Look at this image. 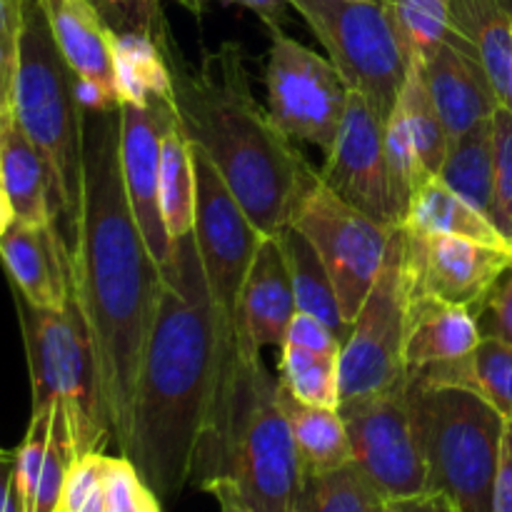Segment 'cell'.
Segmentation results:
<instances>
[{"mask_svg":"<svg viewBox=\"0 0 512 512\" xmlns=\"http://www.w3.org/2000/svg\"><path fill=\"white\" fill-rule=\"evenodd\" d=\"M160 28H113V70L120 103L148 105L150 100L173 98L168 58Z\"/></svg>","mask_w":512,"mask_h":512,"instance_id":"cb8c5ba5","label":"cell"},{"mask_svg":"<svg viewBox=\"0 0 512 512\" xmlns=\"http://www.w3.org/2000/svg\"><path fill=\"white\" fill-rule=\"evenodd\" d=\"M383 495L355 463L323 475H305L290 512H375Z\"/></svg>","mask_w":512,"mask_h":512,"instance_id":"d6a6232c","label":"cell"},{"mask_svg":"<svg viewBox=\"0 0 512 512\" xmlns=\"http://www.w3.org/2000/svg\"><path fill=\"white\" fill-rule=\"evenodd\" d=\"M423 63L433 103L443 118L450 140L473 125L490 120L500 108V95L485 73L475 50L450 30V38Z\"/></svg>","mask_w":512,"mask_h":512,"instance_id":"ac0fdd59","label":"cell"},{"mask_svg":"<svg viewBox=\"0 0 512 512\" xmlns=\"http://www.w3.org/2000/svg\"><path fill=\"white\" fill-rule=\"evenodd\" d=\"M233 3L253 10L268 25V30H283V25L290 20V8H293L288 0H233Z\"/></svg>","mask_w":512,"mask_h":512,"instance_id":"f6af8a7d","label":"cell"},{"mask_svg":"<svg viewBox=\"0 0 512 512\" xmlns=\"http://www.w3.org/2000/svg\"><path fill=\"white\" fill-rule=\"evenodd\" d=\"M203 3H208V0H203ZM220 3H228V5H233V0H220Z\"/></svg>","mask_w":512,"mask_h":512,"instance_id":"681fc988","label":"cell"},{"mask_svg":"<svg viewBox=\"0 0 512 512\" xmlns=\"http://www.w3.org/2000/svg\"><path fill=\"white\" fill-rule=\"evenodd\" d=\"M70 253L75 298L88 323L110 433L120 448L160 288V265L125 193L120 108L83 110V185Z\"/></svg>","mask_w":512,"mask_h":512,"instance_id":"6da1fadb","label":"cell"},{"mask_svg":"<svg viewBox=\"0 0 512 512\" xmlns=\"http://www.w3.org/2000/svg\"><path fill=\"white\" fill-rule=\"evenodd\" d=\"M450 30L475 50L512 110V0H450Z\"/></svg>","mask_w":512,"mask_h":512,"instance_id":"603a6c76","label":"cell"},{"mask_svg":"<svg viewBox=\"0 0 512 512\" xmlns=\"http://www.w3.org/2000/svg\"><path fill=\"white\" fill-rule=\"evenodd\" d=\"M403 228L415 235H450L475 243L510 248L488 215L465 203L440 178H428L418 185L405 213Z\"/></svg>","mask_w":512,"mask_h":512,"instance_id":"484cf974","label":"cell"},{"mask_svg":"<svg viewBox=\"0 0 512 512\" xmlns=\"http://www.w3.org/2000/svg\"><path fill=\"white\" fill-rule=\"evenodd\" d=\"M403 263L410 295H433L475 313L512 265V248L403 228Z\"/></svg>","mask_w":512,"mask_h":512,"instance_id":"9a60e30c","label":"cell"},{"mask_svg":"<svg viewBox=\"0 0 512 512\" xmlns=\"http://www.w3.org/2000/svg\"><path fill=\"white\" fill-rule=\"evenodd\" d=\"M55 45L73 75L118 95L113 70V28L95 0H38ZM120 98V95H118Z\"/></svg>","mask_w":512,"mask_h":512,"instance_id":"ffe728a7","label":"cell"},{"mask_svg":"<svg viewBox=\"0 0 512 512\" xmlns=\"http://www.w3.org/2000/svg\"><path fill=\"white\" fill-rule=\"evenodd\" d=\"M178 118L175 98L150 100L148 105L120 103V165L135 223L155 263L163 268L173 250L160 213V145L163 133Z\"/></svg>","mask_w":512,"mask_h":512,"instance_id":"2e32d148","label":"cell"},{"mask_svg":"<svg viewBox=\"0 0 512 512\" xmlns=\"http://www.w3.org/2000/svg\"><path fill=\"white\" fill-rule=\"evenodd\" d=\"M0 260L10 285L38 308L63 310L73 283V253L58 223L25 225L13 220L0 235Z\"/></svg>","mask_w":512,"mask_h":512,"instance_id":"e0dca14e","label":"cell"},{"mask_svg":"<svg viewBox=\"0 0 512 512\" xmlns=\"http://www.w3.org/2000/svg\"><path fill=\"white\" fill-rule=\"evenodd\" d=\"M278 240L283 245L285 260H288L298 313H308L318 318L333 333H338L345 343L350 333V323L345 320L335 285L330 280V273L325 268L323 258L318 255V250L313 248V243L293 223L280 230Z\"/></svg>","mask_w":512,"mask_h":512,"instance_id":"83f0119b","label":"cell"},{"mask_svg":"<svg viewBox=\"0 0 512 512\" xmlns=\"http://www.w3.org/2000/svg\"><path fill=\"white\" fill-rule=\"evenodd\" d=\"M180 5H183V8H188L190 13H200V10H203V0H178Z\"/></svg>","mask_w":512,"mask_h":512,"instance_id":"c3c4849f","label":"cell"},{"mask_svg":"<svg viewBox=\"0 0 512 512\" xmlns=\"http://www.w3.org/2000/svg\"><path fill=\"white\" fill-rule=\"evenodd\" d=\"M480 340H483V333L470 308L433 298V295H410L408 330H405L408 373L468 358L478 348Z\"/></svg>","mask_w":512,"mask_h":512,"instance_id":"44dd1931","label":"cell"},{"mask_svg":"<svg viewBox=\"0 0 512 512\" xmlns=\"http://www.w3.org/2000/svg\"><path fill=\"white\" fill-rule=\"evenodd\" d=\"M278 403L288 418L305 475H323L353 463L348 430L338 408L303 403L280 380Z\"/></svg>","mask_w":512,"mask_h":512,"instance_id":"d4e9b609","label":"cell"},{"mask_svg":"<svg viewBox=\"0 0 512 512\" xmlns=\"http://www.w3.org/2000/svg\"><path fill=\"white\" fill-rule=\"evenodd\" d=\"M193 150L195 170V243H198L200 263H203L205 283H208L210 303L215 315V340H218V368H215V393L210 405L208 428H205L203 445L198 453V473L220 423L225 408L238 383L240 370L250 358L260 355L243 323V285L248 278V268L253 263L260 233L235 200L223 175L218 173L208 155L200 148ZM195 480V475H193Z\"/></svg>","mask_w":512,"mask_h":512,"instance_id":"5b68a950","label":"cell"},{"mask_svg":"<svg viewBox=\"0 0 512 512\" xmlns=\"http://www.w3.org/2000/svg\"><path fill=\"white\" fill-rule=\"evenodd\" d=\"M423 385H458L488 400L505 420H512V345L483 338L468 358L410 370Z\"/></svg>","mask_w":512,"mask_h":512,"instance_id":"4316f807","label":"cell"},{"mask_svg":"<svg viewBox=\"0 0 512 512\" xmlns=\"http://www.w3.org/2000/svg\"><path fill=\"white\" fill-rule=\"evenodd\" d=\"M10 223H13V213H10L8 198H5V193H3V180H0V235L8 230Z\"/></svg>","mask_w":512,"mask_h":512,"instance_id":"bcb514c9","label":"cell"},{"mask_svg":"<svg viewBox=\"0 0 512 512\" xmlns=\"http://www.w3.org/2000/svg\"><path fill=\"white\" fill-rule=\"evenodd\" d=\"M293 280L278 235H263L243 285V323L255 348H283L293 323Z\"/></svg>","mask_w":512,"mask_h":512,"instance_id":"d6986e66","label":"cell"},{"mask_svg":"<svg viewBox=\"0 0 512 512\" xmlns=\"http://www.w3.org/2000/svg\"><path fill=\"white\" fill-rule=\"evenodd\" d=\"M105 512H163L158 495L123 455L105 460Z\"/></svg>","mask_w":512,"mask_h":512,"instance_id":"8d00e7d4","label":"cell"},{"mask_svg":"<svg viewBox=\"0 0 512 512\" xmlns=\"http://www.w3.org/2000/svg\"><path fill=\"white\" fill-rule=\"evenodd\" d=\"M303 465L278 403V378L255 355L240 370L223 423L193 485L230 495L253 512H290L303 485Z\"/></svg>","mask_w":512,"mask_h":512,"instance_id":"277c9868","label":"cell"},{"mask_svg":"<svg viewBox=\"0 0 512 512\" xmlns=\"http://www.w3.org/2000/svg\"><path fill=\"white\" fill-rule=\"evenodd\" d=\"M160 213L170 240L185 238L195 228L193 150L180 118L165 128L160 145Z\"/></svg>","mask_w":512,"mask_h":512,"instance_id":"f546056e","label":"cell"},{"mask_svg":"<svg viewBox=\"0 0 512 512\" xmlns=\"http://www.w3.org/2000/svg\"><path fill=\"white\" fill-rule=\"evenodd\" d=\"M288 3L313 30L350 90L365 95L375 113L388 120L405 83L408 60L395 40L383 5L363 0Z\"/></svg>","mask_w":512,"mask_h":512,"instance_id":"9c48e42d","label":"cell"},{"mask_svg":"<svg viewBox=\"0 0 512 512\" xmlns=\"http://www.w3.org/2000/svg\"><path fill=\"white\" fill-rule=\"evenodd\" d=\"M353 463L385 500L428 493V465L408 398V378L395 388L340 403Z\"/></svg>","mask_w":512,"mask_h":512,"instance_id":"4fadbf2b","label":"cell"},{"mask_svg":"<svg viewBox=\"0 0 512 512\" xmlns=\"http://www.w3.org/2000/svg\"><path fill=\"white\" fill-rule=\"evenodd\" d=\"M395 108L400 110L405 125H408V133L413 138L415 150H418L425 175L438 178L445 153H448L450 135L445 130L438 108H435L433 95H430L428 83H425L423 63L418 58L408 60V73H405V83L400 88Z\"/></svg>","mask_w":512,"mask_h":512,"instance_id":"4dcf8cb0","label":"cell"},{"mask_svg":"<svg viewBox=\"0 0 512 512\" xmlns=\"http://www.w3.org/2000/svg\"><path fill=\"white\" fill-rule=\"evenodd\" d=\"M408 398L428 465V490L460 512H493L505 418L478 393L423 385L408 375Z\"/></svg>","mask_w":512,"mask_h":512,"instance_id":"52a82bcc","label":"cell"},{"mask_svg":"<svg viewBox=\"0 0 512 512\" xmlns=\"http://www.w3.org/2000/svg\"><path fill=\"white\" fill-rule=\"evenodd\" d=\"M0 512H25L18 488V458L15 450L0 448Z\"/></svg>","mask_w":512,"mask_h":512,"instance_id":"7bdbcfd3","label":"cell"},{"mask_svg":"<svg viewBox=\"0 0 512 512\" xmlns=\"http://www.w3.org/2000/svg\"><path fill=\"white\" fill-rule=\"evenodd\" d=\"M265 90L270 115L285 135L305 140L325 155L333 150L350 95V85L333 60L283 30H270Z\"/></svg>","mask_w":512,"mask_h":512,"instance_id":"7c38bea8","label":"cell"},{"mask_svg":"<svg viewBox=\"0 0 512 512\" xmlns=\"http://www.w3.org/2000/svg\"><path fill=\"white\" fill-rule=\"evenodd\" d=\"M15 310L28 355L33 410L63 405L78 458L103 450L113 440L100 393L93 340L78 298L70 295L63 310L38 308L13 288Z\"/></svg>","mask_w":512,"mask_h":512,"instance_id":"ba28073f","label":"cell"},{"mask_svg":"<svg viewBox=\"0 0 512 512\" xmlns=\"http://www.w3.org/2000/svg\"><path fill=\"white\" fill-rule=\"evenodd\" d=\"M110 28H160L165 25L160 0H95Z\"/></svg>","mask_w":512,"mask_h":512,"instance_id":"60d3db41","label":"cell"},{"mask_svg":"<svg viewBox=\"0 0 512 512\" xmlns=\"http://www.w3.org/2000/svg\"><path fill=\"white\" fill-rule=\"evenodd\" d=\"M318 178L378 223L390 228L403 223L385 155V120L358 90H350L343 128L325 155Z\"/></svg>","mask_w":512,"mask_h":512,"instance_id":"5bb4252c","label":"cell"},{"mask_svg":"<svg viewBox=\"0 0 512 512\" xmlns=\"http://www.w3.org/2000/svg\"><path fill=\"white\" fill-rule=\"evenodd\" d=\"M278 380L303 403L340 408V350L283 345Z\"/></svg>","mask_w":512,"mask_h":512,"instance_id":"1f68e13d","label":"cell"},{"mask_svg":"<svg viewBox=\"0 0 512 512\" xmlns=\"http://www.w3.org/2000/svg\"><path fill=\"white\" fill-rule=\"evenodd\" d=\"M0 180L13 220L25 225L58 223L60 203L50 165L13 118H0Z\"/></svg>","mask_w":512,"mask_h":512,"instance_id":"7402d4cb","label":"cell"},{"mask_svg":"<svg viewBox=\"0 0 512 512\" xmlns=\"http://www.w3.org/2000/svg\"><path fill=\"white\" fill-rule=\"evenodd\" d=\"M163 53L188 140L218 168L255 228L278 235L293 223L318 170L253 95L243 45L228 40L198 65H188L168 30Z\"/></svg>","mask_w":512,"mask_h":512,"instance_id":"3957f363","label":"cell"},{"mask_svg":"<svg viewBox=\"0 0 512 512\" xmlns=\"http://www.w3.org/2000/svg\"><path fill=\"white\" fill-rule=\"evenodd\" d=\"M215 500H218V505H220V512H253V510H248L245 508L243 503H238V500L235 498H230V495H213Z\"/></svg>","mask_w":512,"mask_h":512,"instance_id":"7dc6e473","label":"cell"},{"mask_svg":"<svg viewBox=\"0 0 512 512\" xmlns=\"http://www.w3.org/2000/svg\"><path fill=\"white\" fill-rule=\"evenodd\" d=\"M215 315L195 235L173 240L118 455L160 500L193 483L215 393Z\"/></svg>","mask_w":512,"mask_h":512,"instance_id":"7a4b0ae2","label":"cell"},{"mask_svg":"<svg viewBox=\"0 0 512 512\" xmlns=\"http://www.w3.org/2000/svg\"><path fill=\"white\" fill-rule=\"evenodd\" d=\"M405 60H428L450 38V0H380Z\"/></svg>","mask_w":512,"mask_h":512,"instance_id":"836d02e7","label":"cell"},{"mask_svg":"<svg viewBox=\"0 0 512 512\" xmlns=\"http://www.w3.org/2000/svg\"><path fill=\"white\" fill-rule=\"evenodd\" d=\"M375 512H460V510L455 508V503L448 498V495L428 490V493L408 495V498L383 500V505H380Z\"/></svg>","mask_w":512,"mask_h":512,"instance_id":"ee69618b","label":"cell"},{"mask_svg":"<svg viewBox=\"0 0 512 512\" xmlns=\"http://www.w3.org/2000/svg\"><path fill=\"white\" fill-rule=\"evenodd\" d=\"M408 300L403 228L395 225L383 270L365 298L363 308L350 323V333L340 350V398L353 400L383 393L408 378V365H405Z\"/></svg>","mask_w":512,"mask_h":512,"instance_id":"30bf717a","label":"cell"},{"mask_svg":"<svg viewBox=\"0 0 512 512\" xmlns=\"http://www.w3.org/2000/svg\"><path fill=\"white\" fill-rule=\"evenodd\" d=\"M438 178L490 218L495 190V135L493 118L473 125L448 143Z\"/></svg>","mask_w":512,"mask_h":512,"instance_id":"f1b7e54d","label":"cell"},{"mask_svg":"<svg viewBox=\"0 0 512 512\" xmlns=\"http://www.w3.org/2000/svg\"><path fill=\"white\" fill-rule=\"evenodd\" d=\"M293 225L323 258L345 320L353 323L383 270L393 228L345 203L320 178L300 200Z\"/></svg>","mask_w":512,"mask_h":512,"instance_id":"8fae6325","label":"cell"},{"mask_svg":"<svg viewBox=\"0 0 512 512\" xmlns=\"http://www.w3.org/2000/svg\"><path fill=\"white\" fill-rule=\"evenodd\" d=\"M10 113L50 165L70 245L83 185V108L38 0H23Z\"/></svg>","mask_w":512,"mask_h":512,"instance_id":"8992f818","label":"cell"},{"mask_svg":"<svg viewBox=\"0 0 512 512\" xmlns=\"http://www.w3.org/2000/svg\"><path fill=\"white\" fill-rule=\"evenodd\" d=\"M495 135V190L490 223L512 248V110L500 103L493 115Z\"/></svg>","mask_w":512,"mask_h":512,"instance_id":"d590c367","label":"cell"},{"mask_svg":"<svg viewBox=\"0 0 512 512\" xmlns=\"http://www.w3.org/2000/svg\"><path fill=\"white\" fill-rule=\"evenodd\" d=\"M58 512H65V510H63V508H60V510H58Z\"/></svg>","mask_w":512,"mask_h":512,"instance_id":"816d5d0a","label":"cell"},{"mask_svg":"<svg viewBox=\"0 0 512 512\" xmlns=\"http://www.w3.org/2000/svg\"><path fill=\"white\" fill-rule=\"evenodd\" d=\"M23 0H0V118L10 113Z\"/></svg>","mask_w":512,"mask_h":512,"instance_id":"f35d334b","label":"cell"},{"mask_svg":"<svg viewBox=\"0 0 512 512\" xmlns=\"http://www.w3.org/2000/svg\"><path fill=\"white\" fill-rule=\"evenodd\" d=\"M363 3H380V0H363Z\"/></svg>","mask_w":512,"mask_h":512,"instance_id":"f907efd6","label":"cell"},{"mask_svg":"<svg viewBox=\"0 0 512 512\" xmlns=\"http://www.w3.org/2000/svg\"><path fill=\"white\" fill-rule=\"evenodd\" d=\"M475 318H478L483 338H495L512 345V265L490 290L488 300Z\"/></svg>","mask_w":512,"mask_h":512,"instance_id":"ab89813d","label":"cell"},{"mask_svg":"<svg viewBox=\"0 0 512 512\" xmlns=\"http://www.w3.org/2000/svg\"><path fill=\"white\" fill-rule=\"evenodd\" d=\"M105 460L103 450L80 455L65 480L63 503L65 512H105Z\"/></svg>","mask_w":512,"mask_h":512,"instance_id":"74e56055","label":"cell"},{"mask_svg":"<svg viewBox=\"0 0 512 512\" xmlns=\"http://www.w3.org/2000/svg\"><path fill=\"white\" fill-rule=\"evenodd\" d=\"M493 512H512V420H505L503 450H500L498 478H495Z\"/></svg>","mask_w":512,"mask_h":512,"instance_id":"b9f144b4","label":"cell"},{"mask_svg":"<svg viewBox=\"0 0 512 512\" xmlns=\"http://www.w3.org/2000/svg\"><path fill=\"white\" fill-rule=\"evenodd\" d=\"M385 155H388V168L390 180H393L395 200H398L400 215L408 213V205L413 193L423 180H428L423 165H420L418 150H415L413 138L408 133L403 115L398 108H393L390 118L385 120ZM403 225V223H400Z\"/></svg>","mask_w":512,"mask_h":512,"instance_id":"e575fe53","label":"cell"}]
</instances>
